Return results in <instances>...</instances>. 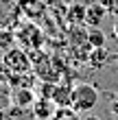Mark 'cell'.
Returning <instances> with one entry per match:
<instances>
[{
  "mask_svg": "<svg viewBox=\"0 0 118 120\" xmlns=\"http://www.w3.org/2000/svg\"><path fill=\"white\" fill-rule=\"evenodd\" d=\"M99 105V90L92 83H77L72 87V105L77 114H90Z\"/></svg>",
  "mask_w": 118,
  "mask_h": 120,
  "instance_id": "6da1fadb",
  "label": "cell"
},
{
  "mask_svg": "<svg viewBox=\"0 0 118 120\" xmlns=\"http://www.w3.org/2000/svg\"><path fill=\"white\" fill-rule=\"evenodd\" d=\"M2 63L13 74H26L31 70V66H33L31 57L22 50V48H11V50H7L4 57H2Z\"/></svg>",
  "mask_w": 118,
  "mask_h": 120,
  "instance_id": "7a4b0ae2",
  "label": "cell"
},
{
  "mask_svg": "<svg viewBox=\"0 0 118 120\" xmlns=\"http://www.w3.org/2000/svg\"><path fill=\"white\" fill-rule=\"evenodd\" d=\"M18 41L26 46V50H37V48L44 44V33L39 31L37 24L26 22L22 29L18 31Z\"/></svg>",
  "mask_w": 118,
  "mask_h": 120,
  "instance_id": "3957f363",
  "label": "cell"
},
{
  "mask_svg": "<svg viewBox=\"0 0 118 120\" xmlns=\"http://www.w3.org/2000/svg\"><path fill=\"white\" fill-rule=\"evenodd\" d=\"M35 101L37 98H35V90L33 87H13V92H11V105H15V107L31 109Z\"/></svg>",
  "mask_w": 118,
  "mask_h": 120,
  "instance_id": "277c9868",
  "label": "cell"
},
{
  "mask_svg": "<svg viewBox=\"0 0 118 120\" xmlns=\"http://www.w3.org/2000/svg\"><path fill=\"white\" fill-rule=\"evenodd\" d=\"M105 15H107V9L99 0H96V2H90L88 4V13H85V24L90 29H99L103 24V20H105Z\"/></svg>",
  "mask_w": 118,
  "mask_h": 120,
  "instance_id": "5b68a950",
  "label": "cell"
},
{
  "mask_svg": "<svg viewBox=\"0 0 118 120\" xmlns=\"http://www.w3.org/2000/svg\"><path fill=\"white\" fill-rule=\"evenodd\" d=\"M31 111H33V116H35L37 120H48V118H53V114L57 111V105H55L50 98H37L35 103H33V107H31Z\"/></svg>",
  "mask_w": 118,
  "mask_h": 120,
  "instance_id": "8992f818",
  "label": "cell"
},
{
  "mask_svg": "<svg viewBox=\"0 0 118 120\" xmlns=\"http://www.w3.org/2000/svg\"><path fill=\"white\" fill-rule=\"evenodd\" d=\"M50 101L57 105V107H70L72 105V87L68 85V83H57Z\"/></svg>",
  "mask_w": 118,
  "mask_h": 120,
  "instance_id": "52a82bcc",
  "label": "cell"
},
{
  "mask_svg": "<svg viewBox=\"0 0 118 120\" xmlns=\"http://www.w3.org/2000/svg\"><path fill=\"white\" fill-rule=\"evenodd\" d=\"M85 13H88V4H81L77 0V2L68 4V9H66V22L68 24H85Z\"/></svg>",
  "mask_w": 118,
  "mask_h": 120,
  "instance_id": "ba28073f",
  "label": "cell"
},
{
  "mask_svg": "<svg viewBox=\"0 0 118 120\" xmlns=\"http://www.w3.org/2000/svg\"><path fill=\"white\" fill-rule=\"evenodd\" d=\"M7 120H37V118L33 116L31 109H22V107L11 105V107L7 109Z\"/></svg>",
  "mask_w": 118,
  "mask_h": 120,
  "instance_id": "9c48e42d",
  "label": "cell"
},
{
  "mask_svg": "<svg viewBox=\"0 0 118 120\" xmlns=\"http://www.w3.org/2000/svg\"><path fill=\"white\" fill-rule=\"evenodd\" d=\"M105 61H107L105 46H103V48H92V50H90V66H92V68H101V66H105Z\"/></svg>",
  "mask_w": 118,
  "mask_h": 120,
  "instance_id": "30bf717a",
  "label": "cell"
},
{
  "mask_svg": "<svg viewBox=\"0 0 118 120\" xmlns=\"http://www.w3.org/2000/svg\"><path fill=\"white\" fill-rule=\"evenodd\" d=\"M88 44L92 48H103L105 46V33L101 29H90L88 31Z\"/></svg>",
  "mask_w": 118,
  "mask_h": 120,
  "instance_id": "8fae6325",
  "label": "cell"
},
{
  "mask_svg": "<svg viewBox=\"0 0 118 120\" xmlns=\"http://www.w3.org/2000/svg\"><path fill=\"white\" fill-rule=\"evenodd\" d=\"M48 120H79V114L72 107H57L53 118H48Z\"/></svg>",
  "mask_w": 118,
  "mask_h": 120,
  "instance_id": "7c38bea8",
  "label": "cell"
},
{
  "mask_svg": "<svg viewBox=\"0 0 118 120\" xmlns=\"http://www.w3.org/2000/svg\"><path fill=\"white\" fill-rule=\"evenodd\" d=\"M55 85H57V83H53V81H42V85H39V96H42V98H53Z\"/></svg>",
  "mask_w": 118,
  "mask_h": 120,
  "instance_id": "4fadbf2b",
  "label": "cell"
},
{
  "mask_svg": "<svg viewBox=\"0 0 118 120\" xmlns=\"http://www.w3.org/2000/svg\"><path fill=\"white\" fill-rule=\"evenodd\" d=\"M99 2L107 9L109 15H116L118 18V0H99Z\"/></svg>",
  "mask_w": 118,
  "mask_h": 120,
  "instance_id": "5bb4252c",
  "label": "cell"
},
{
  "mask_svg": "<svg viewBox=\"0 0 118 120\" xmlns=\"http://www.w3.org/2000/svg\"><path fill=\"white\" fill-rule=\"evenodd\" d=\"M109 111H112L114 116H118V96H114V101H112V109H109Z\"/></svg>",
  "mask_w": 118,
  "mask_h": 120,
  "instance_id": "9a60e30c",
  "label": "cell"
},
{
  "mask_svg": "<svg viewBox=\"0 0 118 120\" xmlns=\"http://www.w3.org/2000/svg\"><path fill=\"white\" fill-rule=\"evenodd\" d=\"M83 120H101V118H99V116H94V114H88Z\"/></svg>",
  "mask_w": 118,
  "mask_h": 120,
  "instance_id": "2e32d148",
  "label": "cell"
},
{
  "mask_svg": "<svg viewBox=\"0 0 118 120\" xmlns=\"http://www.w3.org/2000/svg\"><path fill=\"white\" fill-rule=\"evenodd\" d=\"M0 120H7V109L0 107Z\"/></svg>",
  "mask_w": 118,
  "mask_h": 120,
  "instance_id": "e0dca14e",
  "label": "cell"
},
{
  "mask_svg": "<svg viewBox=\"0 0 118 120\" xmlns=\"http://www.w3.org/2000/svg\"><path fill=\"white\" fill-rule=\"evenodd\" d=\"M64 4H72V2H77V0H61Z\"/></svg>",
  "mask_w": 118,
  "mask_h": 120,
  "instance_id": "ac0fdd59",
  "label": "cell"
},
{
  "mask_svg": "<svg viewBox=\"0 0 118 120\" xmlns=\"http://www.w3.org/2000/svg\"><path fill=\"white\" fill-rule=\"evenodd\" d=\"M114 33H116V37H118V22H116V29H114Z\"/></svg>",
  "mask_w": 118,
  "mask_h": 120,
  "instance_id": "d6986e66",
  "label": "cell"
}]
</instances>
